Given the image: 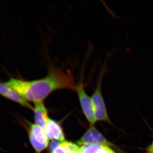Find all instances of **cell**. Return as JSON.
<instances>
[{
  "instance_id": "obj_1",
  "label": "cell",
  "mask_w": 153,
  "mask_h": 153,
  "mask_svg": "<svg viewBox=\"0 0 153 153\" xmlns=\"http://www.w3.org/2000/svg\"><path fill=\"white\" fill-rule=\"evenodd\" d=\"M27 101L42 102L55 91L62 89L76 90V84L70 72L51 67L48 74L41 79L26 81L12 78L4 83Z\"/></svg>"
},
{
  "instance_id": "obj_2",
  "label": "cell",
  "mask_w": 153,
  "mask_h": 153,
  "mask_svg": "<svg viewBox=\"0 0 153 153\" xmlns=\"http://www.w3.org/2000/svg\"><path fill=\"white\" fill-rule=\"evenodd\" d=\"M106 69V64H104L100 72L96 87L91 99L93 105L94 113L97 122V121H104L112 124L108 117L102 92V82Z\"/></svg>"
},
{
  "instance_id": "obj_3",
  "label": "cell",
  "mask_w": 153,
  "mask_h": 153,
  "mask_svg": "<svg viewBox=\"0 0 153 153\" xmlns=\"http://www.w3.org/2000/svg\"><path fill=\"white\" fill-rule=\"evenodd\" d=\"M100 144L112 148L118 153H126L117 146L110 142L94 126H91L84 134L76 142L77 146L88 144Z\"/></svg>"
},
{
  "instance_id": "obj_4",
  "label": "cell",
  "mask_w": 153,
  "mask_h": 153,
  "mask_svg": "<svg viewBox=\"0 0 153 153\" xmlns=\"http://www.w3.org/2000/svg\"><path fill=\"white\" fill-rule=\"evenodd\" d=\"M29 139L36 153H41L49 146V138L44 129L36 124L29 122Z\"/></svg>"
},
{
  "instance_id": "obj_5",
  "label": "cell",
  "mask_w": 153,
  "mask_h": 153,
  "mask_svg": "<svg viewBox=\"0 0 153 153\" xmlns=\"http://www.w3.org/2000/svg\"><path fill=\"white\" fill-rule=\"evenodd\" d=\"M75 91L78 94L81 108L85 117L91 125L93 126L97 122L94 113L91 97L85 92L82 79L76 84Z\"/></svg>"
},
{
  "instance_id": "obj_6",
  "label": "cell",
  "mask_w": 153,
  "mask_h": 153,
  "mask_svg": "<svg viewBox=\"0 0 153 153\" xmlns=\"http://www.w3.org/2000/svg\"><path fill=\"white\" fill-rule=\"evenodd\" d=\"M44 130L49 139L61 143L65 141V137L63 129L56 121L49 118Z\"/></svg>"
},
{
  "instance_id": "obj_7",
  "label": "cell",
  "mask_w": 153,
  "mask_h": 153,
  "mask_svg": "<svg viewBox=\"0 0 153 153\" xmlns=\"http://www.w3.org/2000/svg\"><path fill=\"white\" fill-rule=\"evenodd\" d=\"M0 95L3 96L12 101L17 102L22 106L32 110H34V108L28 101L22 98L16 92L5 85L4 83L2 84L0 83Z\"/></svg>"
},
{
  "instance_id": "obj_8",
  "label": "cell",
  "mask_w": 153,
  "mask_h": 153,
  "mask_svg": "<svg viewBox=\"0 0 153 153\" xmlns=\"http://www.w3.org/2000/svg\"><path fill=\"white\" fill-rule=\"evenodd\" d=\"M33 111L36 124L44 129L49 118L48 117V110L44 105V102L35 103Z\"/></svg>"
},
{
  "instance_id": "obj_9",
  "label": "cell",
  "mask_w": 153,
  "mask_h": 153,
  "mask_svg": "<svg viewBox=\"0 0 153 153\" xmlns=\"http://www.w3.org/2000/svg\"><path fill=\"white\" fill-rule=\"evenodd\" d=\"M79 149L82 153H114L116 152L108 146L97 144L84 145L80 146Z\"/></svg>"
},
{
  "instance_id": "obj_10",
  "label": "cell",
  "mask_w": 153,
  "mask_h": 153,
  "mask_svg": "<svg viewBox=\"0 0 153 153\" xmlns=\"http://www.w3.org/2000/svg\"><path fill=\"white\" fill-rule=\"evenodd\" d=\"M79 149L78 146L75 143L65 141L60 143L52 153H74Z\"/></svg>"
},
{
  "instance_id": "obj_11",
  "label": "cell",
  "mask_w": 153,
  "mask_h": 153,
  "mask_svg": "<svg viewBox=\"0 0 153 153\" xmlns=\"http://www.w3.org/2000/svg\"><path fill=\"white\" fill-rule=\"evenodd\" d=\"M60 142L56 140H52L49 145V151L50 153H52L56 148L59 146Z\"/></svg>"
},
{
  "instance_id": "obj_12",
  "label": "cell",
  "mask_w": 153,
  "mask_h": 153,
  "mask_svg": "<svg viewBox=\"0 0 153 153\" xmlns=\"http://www.w3.org/2000/svg\"><path fill=\"white\" fill-rule=\"evenodd\" d=\"M146 153H153V141L146 149Z\"/></svg>"
},
{
  "instance_id": "obj_13",
  "label": "cell",
  "mask_w": 153,
  "mask_h": 153,
  "mask_svg": "<svg viewBox=\"0 0 153 153\" xmlns=\"http://www.w3.org/2000/svg\"><path fill=\"white\" fill-rule=\"evenodd\" d=\"M74 153H82L81 152V151H80V149L78 150H77V151H76V152H75Z\"/></svg>"
},
{
  "instance_id": "obj_14",
  "label": "cell",
  "mask_w": 153,
  "mask_h": 153,
  "mask_svg": "<svg viewBox=\"0 0 153 153\" xmlns=\"http://www.w3.org/2000/svg\"><path fill=\"white\" fill-rule=\"evenodd\" d=\"M114 153H117L116 152H115Z\"/></svg>"
}]
</instances>
